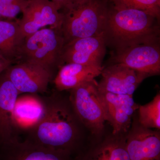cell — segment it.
<instances>
[{"mask_svg":"<svg viewBox=\"0 0 160 160\" xmlns=\"http://www.w3.org/2000/svg\"><path fill=\"white\" fill-rule=\"evenodd\" d=\"M44 113L25 135L24 140L53 150L64 152L74 158L84 150L81 127L69 98L58 92L42 97Z\"/></svg>","mask_w":160,"mask_h":160,"instance_id":"obj_1","label":"cell"},{"mask_svg":"<svg viewBox=\"0 0 160 160\" xmlns=\"http://www.w3.org/2000/svg\"><path fill=\"white\" fill-rule=\"evenodd\" d=\"M158 18L148 12L130 8L109 9L106 28V42L117 50L141 43L158 41Z\"/></svg>","mask_w":160,"mask_h":160,"instance_id":"obj_2","label":"cell"},{"mask_svg":"<svg viewBox=\"0 0 160 160\" xmlns=\"http://www.w3.org/2000/svg\"><path fill=\"white\" fill-rule=\"evenodd\" d=\"M109 9L105 0H89L63 13L61 31L64 44L104 33Z\"/></svg>","mask_w":160,"mask_h":160,"instance_id":"obj_3","label":"cell"},{"mask_svg":"<svg viewBox=\"0 0 160 160\" xmlns=\"http://www.w3.org/2000/svg\"><path fill=\"white\" fill-rule=\"evenodd\" d=\"M64 45L61 31L42 28L23 40L18 63L39 65L53 73L57 67L62 66L61 57Z\"/></svg>","mask_w":160,"mask_h":160,"instance_id":"obj_4","label":"cell"},{"mask_svg":"<svg viewBox=\"0 0 160 160\" xmlns=\"http://www.w3.org/2000/svg\"><path fill=\"white\" fill-rule=\"evenodd\" d=\"M70 91L69 100L80 122L92 134H102L106 120L97 82L92 80Z\"/></svg>","mask_w":160,"mask_h":160,"instance_id":"obj_5","label":"cell"},{"mask_svg":"<svg viewBox=\"0 0 160 160\" xmlns=\"http://www.w3.org/2000/svg\"><path fill=\"white\" fill-rule=\"evenodd\" d=\"M22 12L18 22L22 41L46 26L61 31L63 13L50 0H29Z\"/></svg>","mask_w":160,"mask_h":160,"instance_id":"obj_6","label":"cell"},{"mask_svg":"<svg viewBox=\"0 0 160 160\" xmlns=\"http://www.w3.org/2000/svg\"><path fill=\"white\" fill-rule=\"evenodd\" d=\"M114 64L133 69L147 78L160 72V49L158 41L141 43L119 49Z\"/></svg>","mask_w":160,"mask_h":160,"instance_id":"obj_7","label":"cell"},{"mask_svg":"<svg viewBox=\"0 0 160 160\" xmlns=\"http://www.w3.org/2000/svg\"><path fill=\"white\" fill-rule=\"evenodd\" d=\"M99 93L105 120L112 127V134L126 135L131 128L133 115L138 109L133 96L99 91Z\"/></svg>","mask_w":160,"mask_h":160,"instance_id":"obj_8","label":"cell"},{"mask_svg":"<svg viewBox=\"0 0 160 160\" xmlns=\"http://www.w3.org/2000/svg\"><path fill=\"white\" fill-rule=\"evenodd\" d=\"M106 44L105 33L65 43L61 54V65L74 63L86 66H102V62L106 53Z\"/></svg>","mask_w":160,"mask_h":160,"instance_id":"obj_9","label":"cell"},{"mask_svg":"<svg viewBox=\"0 0 160 160\" xmlns=\"http://www.w3.org/2000/svg\"><path fill=\"white\" fill-rule=\"evenodd\" d=\"M5 72L20 94L45 93L53 76L42 66L27 62L11 65Z\"/></svg>","mask_w":160,"mask_h":160,"instance_id":"obj_10","label":"cell"},{"mask_svg":"<svg viewBox=\"0 0 160 160\" xmlns=\"http://www.w3.org/2000/svg\"><path fill=\"white\" fill-rule=\"evenodd\" d=\"M126 148L130 160H160V134L158 130L132 122L126 135Z\"/></svg>","mask_w":160,"mask_h":160,"instance_id":"obj_11","label":"cell"},{"mask_svg":"<svg viewBox=\"0 0 160 160\" xmlns=\"http://www.w3.org/2000/svg\"><path fill=\"white\" fill-rule=\"evenodd\" d=\"M1 160H74L64 152L48 149L26 140L15 138L0 145Z\"/></svg>","mask_w":160,"mask_h":160,"instance_id":"obj_12","label":"cell"},{"mask_svg":"<svg viewBox=\"0 0 160 160\" xmlns=\"http://www.w3.org/2000/svg\"><path fill=\"white\" fill-rule=\"evenodd\" d=\"M101 75L102 79L98 83L99 91L129 95H132L146 78L133 69L117 64L104 68Z\"/></svg>","mask_w":160,"mask_h":160,"instance_id":"obj_13","label":"cell"},{"mask_svg":"<svg viewBox=\"0 0 160 160\" xmlns=\"http://www.w3.org/2000/svg\"><path fill=\"white\" fill-rule=\"evenodd\" d=\"M42 98L37 94L19 96L13 111L12 127L16 137L26 132L39 121L44 113Z\"/></svg>","mask_w":160,"mask_h":160,"instance_id":"obj_14","label":"cell"},{"mask_svg":"<svg viewBox=\"0 0 160 160\" xmlns=\"http://www.w3.org/2000/svg\"><path fill=\"white\" fill-rule=\"evenodd\" d=\"M19 95L5 71L0 74V145L17 138L12 127V116Z\"/></svg>","mask_w":160,"mask_h":160,"instance_id":"obj_15","label":"cell"},{"mask_svg":"<svg viewBox=\"0 0 160 160\" xmlns=\"http://www.w3.org/2000/svg\"><path fill=\"white\" fill-rule=\"evenodd\" d=\"M126 135L107 137L86 148L74 160H130L126 150Z\"/></svg>","mask_w":160,"mask_h":160,"instance_id":"obj_16","label":"cell"},{"mask_svg":"<svg viewBox=\"0 0 160 160\" xmlns=\"http://www.w3.org/2000/svg\"><path fill=\"white\" fill-rule=\"evenodd\" d=\"M102 66L67 63L60 66L54 80L58 92L70 90L83 83L95 79L102 74Z\"/></svg>","mask_w":160,"mask_h":160,"instance_id":"obj_17","label":"cell"},{"mask_svg":"<svg viewBox=\"0 0 160 160\" xmlns=\"http://www.w3.org/2000/svg\"><path fill=\"white\" fill-rule=\"evenodd\" d=\"M22 42L18 21L0 20V55L13 64L18 63Z\"/></svg>","mask_w":160,"mask_h":160,"instance_id":"obj_18","label":"cell"},{"mask_svg":"<svg viewBox=\"0 0 160 160\" xmlns=\"http://www.w3.org/2000/svg\"><path fill=\"white\" fill-rule=\"evenodd\" d=\"M138 121L140 125L149 129H160V93L150 102L139 106Z\"/></svg>","mask_w":160,"mask_h":160,"instance_id":"obj_19","label":"cell"},{"mask_svg":"<svg viewBox=\"0 0 160 160\" xmlns=\"http://www.w3.org/2000/svg\"><path fill=\"white\" fill-rule=\"evenodd\" d=\"M113 7L140 9L148 12L158 19L160 17V0H111Z\"/></svg>","mask_w":160,"mask_h":160,"instance_id":"obj_20","label":"cell"},{"mask_svg":"<svg viewBox=\"0 0 160 160\" xmlns=\"http://www.w3.org/2000/svg\"><path fill=\"white\" fill-rule=\"evenodd\" d=\"M27 5H0V20H12L22 12Z\"/></svg>","mask_w":160,"mask_h":160,"instance_id":"obj_21","label":"cell"},{"mask_svg":"<svg viewBox=\"0 0 160 160\" xmlns=\"http://www.w3.org/2000/svg\"><path fill=\"white\" fill-rule=\"evenodd\" d=\"M60 12L66 11L76 7L89 0H50Z\"/></svg>","mask_w":160,"mask_h":160,"instance_id":"obj_22","label":"cell"},{"mask_svg":"<svg viewBox=\"0 0 160 160\" xmlns=\"http://www.w3.org/2000/svg\"><path fill=\"white\" fill-rule=\"evenodd\" d=\"M29 1V0H0V5H26L28 4Z\"/></svg>","mask_w":160,"mask_h":160,"instance_id":"obj_23","label":"cell"},{"mask_svg":"<svg viewBox=\"0 0 160 160\" xmlns=\"http://www.w3.org/2000/svg\"><path fill=\"white\" fill-rule=\"evenodd\" d=\"M12 65H13L12 62L0 55V74L6 71L9 66Z\"/></svg>","mask_w":160,"mask_h":160,"instance_id":"obj_24","label":"cell"},{"mask_svg":"<svg viewBox=\"0 0 160 160\" xmlns=\"http://www.w3.org/2000/svg\"><path fill=\"white\" fill-rule=\"evenodd\" d=\"M0 160H1V159H0Z\"/></svg>","mask_w":160,"mask_h":160,"instance_id":"obj_25","label":"cell"}]
</instances>
